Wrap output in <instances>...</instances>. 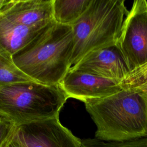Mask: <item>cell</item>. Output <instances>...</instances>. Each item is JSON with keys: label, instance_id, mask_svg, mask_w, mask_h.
<instances>
[{"label": "cell", "instance_id": "cell-5", "mask_svg": "<svg viewBox=\"0 0 147 147\" xmlns=\"http://www.w3.org/2000/svg\"><path fill=\"white\" fill-rule=\"evenodd\" d=\"M117 45L130 72L147 63V1L133 2Z\"/></svg>", "mask_w": 147, "mask_h": 147}, {"label": "cell", "instance_id": "cell-4", "mask_svg": "<svg viewBox=\"0 0 147 147\" xmlns=\"http://www.w3.org/2000/svg\"><path fill=\"white\" fill-rule=\"evenodd\" d=\"M128 12L123 0H92L71 26L74 47L71 67L91 52L117 45Z\"/></svg>", "mask_w": 147, "mask_h": 147}, {"label": "cell", "instance_id": "cell-12", "mask_svg": "<svg viewBox=\"0 0 147 147\" xmlns=\"http://www.w3.org/2000/svg\"><path fill=\"white\" fill-rule=\"evenodd\" d=\"M33 81L13 62L0 55V88L3 86L24 82Z\"/></svg>", "mask_w": 147, "mask_h": 147}, {"label": "cell", "instance_id": "cell-13", "mask_svg": "<svg viewBox=\"0 0 147 147\" xmlns=\"http://www.w3.org/2000/svg\"><path fill=\"white\" fill-rule=\"evenodd\" d=\"M120 84L122 88H131L147 96V63L131 71Z\"/></svg>", "mask_w": 147, "mask_h": 147}, {"label": "cell", "instance_id": "cell-1", "mask_svg": "<svg viewBox=\"0 0 147 147\" xmlns=\"http://www.w3.org/2000/svg\"><path fill=\"white\" fill-rule=\"evenodd\" d=\"M74 47L72 26L52 20L35 38L13 56L12 61L33 81L57 85L71 68Z\"/></svg>", "mask_w": 147, "mask_h": 147}, {"label": "cell", "instance_id": "cell-8", "mask_svg": "<svg viewBox=\"0 0 147 147\" xmlns=\"http://www.w3.org/2000/svg\"><path fill=\"white\" fill-rule=\"evenodd\" d=\"M59 85L68 98L83 102L87 99L105 98L122 89L119 82L71 69Z\"/></svg>", "mask_w": 147, "mask_h": 147}, {"label": "cell", "instance_id": "cell-14", "mask_svg": "<svg viewBox=\"0 0 147 147\" xmlns=\"http://www.w3.org/2000/svg\"><path fill=\"white\" fill-rule=\"evenodd\" d=\"M81 147H147V137L123 142L105 141L94 138L82 140Z\"/></svg>", "mask_w": 147, "mask_h": 147}, {"label": "cell", "instance_id": "cell-16", "mask_svg": "<svg viewBox=\"0 0 147 147\" xmlns=\"http://www.w3.org/2000/svg\"><path fill=\"white\" fill-rule=\"evenodd\" d=\"M5 147H23L22 144L20 141L16 133L15 130L11 138H10V140H9V141L7 142V144L6 145Z\"/></svg>", "mask_w": 147, "mask_h": 147}, {"label": "cell", "instance_id": "cell-9", "mask_svg": "<svg viewBox=\"0 0 147 147\" xmlns=\"http://www.w3.org/2000/svg\"><path fill=\"white\" fill-rule=\"evenodd\" d=\"M53 0H0V16L28 26L47 24L53 19Z\"/></svg>", "mask_w": 147, "mask_h": 147}, {"label": "cell", "instance_id": "cell-2", "mask_svg": "<svg viewBox=\"0 0 147 147\" xmlns=\"http://www.w3.org/2000/svg\"><path fill=\"white\" fill-rule=\"evenodd\" d=\"M96 125L95 138L123 142L147 137V96L131 88L83 102Z\"/></svg>", "mask_w": 147, "mask_h": 147}, {"label": "cell", "instance_id": "cell-3", "mask_svg": "<svg viewBox=\"0 0 147 147\" xmlns=\"http://www.w3.org/2000/svg\"><path fill=\"white\" fill-rule=\"evenodd\" d=\"M67 99L59 84L35 81L10 84L0 88V116L16 126L59 118Z\"/></svg>", "mask_w": 147, "mask_h": 147}, {"label": "cell", "instance_id": "cell-7", "mask_svg": "<svg viewBox=\"0 0 147 147\" xmlns=\"http://www.w3.org/2000/svg\"><path fill=\"white\" fill-rule=\"evenodd\" d=\"M69 69L92 74L120 83L130 73L117 45L88 53Z\"/></svg>", "mask_w": 147, "mask_h": 147}, {"label": "cell", "instance_id": "cell-15", "mask_svg": "<svg viewBox=\"0 0 147 147\" xmlns=\"http://www.w3.org/2000/svg\"><path fill=\"white\" fill-rule=\"evenodd\" d=\"M16 125L0 116V147H5L11 138Z\"/></svg>", "mask_w": 147, "mask_h": 147}, {"label": "cell", "instance_id": "cell-11", "mask_svg": "<svg viewBox=\"0 0 147 147\" xmlns=\"http://www.w3.org/2000/svg\"><path fill=\"white\" fill-rule=\"evenodd\" d=\"M92 0H53V19L61 25L72 26L82 17Z\"/></svg>", "mask_w": 147, "mask_h": 147}, {"label": "cell", "instance_id": "cell-10", "mask_svg": "<svg viewBox=\"0 0 147 147\" xmlns=\"http://www.w3.org/2000/svg\"><path fill=\"white\" fill-rule=\"evenodd\" d=\"M50 22L28 26L0 16V55L12 60L13 56L35 38Z\"/></svg>", "mask_w": 147, "mask_h": 147}, {"label": "cell", "instance_id": "cell-6", "mask_svg": "<svg viewBox=\"0 0 147 147\" xmlns=\"http://www.w3.org/2000/svg\"><path fill=\"white\" fill-rule=\"evenodd\" d=\"M15 131L23 147H81L82 140L59 118L20 125Z\"/></svg>", "mask_w": 147, "mask_h": 147}]
</instances>
